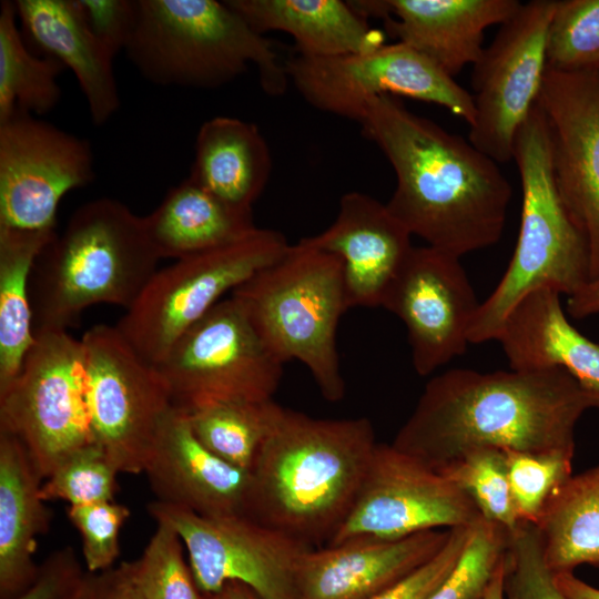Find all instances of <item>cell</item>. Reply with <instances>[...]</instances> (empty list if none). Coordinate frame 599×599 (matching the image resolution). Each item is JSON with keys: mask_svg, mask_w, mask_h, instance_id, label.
Masks as SVG:
<instances>
[{"mask_svg": "<svg viewBox=\"0 0 599 599\" xmlns=\"http://www.w3.org/2000/svg\"><path fill=\"white\" fill-rule=\"evenodd\" d=\"M599 410V390L561 368L430 378L392 445L439 471L477 448L573 457L578 420Z\"/></svg>", "mask_w": 599, "mask_h": 599, "instance_id": "1", "label": "cell"}, {"mask_svg": "<svg viewBox=\"0 0 599 599\" xmlns=\"http://www.w3.org/2000/svg\"><path fill=\"white\" fill-rule=\"evenodd\" d=\"M359 124L394 170L386 205L412 235L457 257L498 243L512 190L496 161L393 95L373 99Z\"/></svg>", "mask_w": 599, "mask_h": 599, "instance_id": "2", "label": "cell"}, {"mask_svg": "<svg viewBox=\"0 0 599 599\" xmlns=\"http://www.w3.org/2000/svg\"><path fill=\"white\" fill-rule=\"evenodd\" d=\"M376 445L366 417L314 418L282 406L250 469L248 516L311 547L328 544Z\"/></svg>", "mask_w": 599, "mask_h": 599, "instance_id": "3", "label": "cell"}, {"mask_svg": "<svg viewBox=\"0 0 599 599\" xmlns=\"http://www.w3.org/2000/svg\"><path fill=\"white\" fill-rule=\"evenodd\" d=\"M159 261L143 216L111 197L84 203L35 261L30 281L34 332L68 331L98 304L126 311Z\"/></svg>", "mask_w": 599, "mask_h": 599, "instance_id": "4", "label": "cell"}, {"mask_svg": "<svg viewBox=\"0 0 599 599\" xmlns=\"http://www.w3.org/2000/svg\"><path fill=\"white\" fill-rule=\"evenodd\" d=\"M124 52L145 80L162 87L214 89L251 64L270 95L283 94L290 82L273 43L225 1L136 0Z\"/></svg>", "mask_w": 599, "mask_h": 599, "instance_id": "5", "label": "cell"}, {"mask_svg": "<svg viewBox=\"0 0 599 599\" xmlns=\"http://www.w3.org/2000/svg\"><path fill=\"white\" fill-rule=\"evenodd\" d=\"M512 160L522 192L518 240L499 283L479 304L469 344L496 339L507 315L529 293L549 287L571 296L590 280L588 243L559 195L549 129L537 103L516 134Z\"/></svg>", "mask_w": 599, "mask_h": 599, "instance_id": "6", "label": "cell"}, {"mask_svg": "<svg viewBox=\"0 0 599 599\" xmlns=\"http://www.w3.org/2000/svg\"><path fill=\"white\" fill-rule=\"evenodd\" d=\"M231 295L278 361L303 363L326 400L344 398L336 332L348 306L338 256L301 238Z\"/></svg>", "mask_w": 599, "mask_h": 599, "instance_id": "7", "label": "cell"}, {"mask_svg": "<svg viewBox=\"0 0 599 599\" xmlns=\"http://www.w3.org/2000/svg\"><path fill=\"white\" fill-rule=\"evenodd\" d=\"M288 246L282 233L256 227L238 241L176 260L154 273L114 326L145 361L158 366L226 293L276 262Z\"/></svg>", "mask_w": 599, "mask_h": 599, "instance_id": "8", "label": "cell"}, {"mask_svg": "<svg viewBox=\"0 0 599 599\" xmlns=\"http://www.w3.org/2000/svg\"><path fill=\"white\" fill-rule=\"evenodd\" d=\"M17 378L0 392V429L26 447L43 479L95 444L87 399L85 355L68 331H35Z\"/></svg>", "mask_w": 599, "mask_h": 599, "instance_id": "9", "label": "cell"}, {"mask_svg": "<svg viewBox=\"0 0 599 599\" xmlns=\"http://www.w3.org/2000/svg\"><path fill=\"white\" fill-rule=\"evenodd\" d=\"M81 342L94 441L119 474L144 473L174 407L169 387L115 326L94 325Z\"/></svg>", "mask_w": 599, "mask_h": 599, "instance_id": "10", "label": "cell"}, {"mask_svg": "<svg viewBox=\"0 0 599 599\" xmlns=\"http://www.w3.org/2000/svg\"><path fill=\"white\" fill-rule=\"evenodd\" d=\"M288 81L313 108L361 123L382 95L406 97L447 109L471 125L473 94L416 49L402 43L335 57L298 52L285 60Z\"/></svg>", "mask_w": 599, "mask_h": 599, "instance_id": "11", "label": "cell"}, {"mask_svg": "<svg viewBox=\"0 0 599 599\" xmlns=\"http://www.w3.org/2000/svg\"><path fill=\"white\" fill-rule=\"evenodd\" d=\"M283 363L266 347L232 295L189 328L158 365L175 407L273 399Z\"/></svg>", "mask_w": 599, "mask_h": 599, "instance_id": "12", "label": "cell"}, {"mask_svg": "<svg viewBox=\"0 0 599 599\" xmlns=\"http://www.w3.org/2000/svg\"><path fill=\"white\" fill-rule=\"evenodd\" d=\"M146 509L181 537L202 593L236 581L261 599H296V570L309 545L246 515L207 517L159 500Z\"/></svg>", "mask_w": 599, "mask_h": 599, "instance_id": "13", "label": "cell"}, {"mask_svg": "<svg viewBox=\"0 0 599 599\" xmlns=\"http://www.w3.org/2000/svg\"><path fill=\"white\" fill-rule=\"evenodd\" d=\"M481 518L453 480L392 444L377 443L355 501L327 545L471 527Z\"/></svg>", "mask_w": 599, "mask_h": 599, "instance_id": "14", "label": "cell"}, {"mask_svg": "<svg viewBox=\"0 0 599 599\" xmlns=\"http://www.w3.org/2000/svg\"><path fill=\"white\" fill-rule=\"evenodd\" d=\"M556 1L521 3L473 65L475 119L468 140L498 164L512 160L516 134L537 103Z\"/></svg>", "mask_w": 599, "mask_h": 599, "instance_id": "15", "label": "cell"}, {"mask_svg": "<svg viewBox=\"0 0 599 599\" xmlns=\"http://www.w3.org/2000/svg\"><path fill=\"white\" fill-rule=\"evenodd\" d=\"M93 180L88 140L22 111L0 122V227L54 231L63 196Z\"/></svg>", "mask_w": 599, "mask_h": 599, "instance_id": "16", "label": "cell"}, {"mask_svg": "<svg viewBox=\"0 0 599 599\" xmlns=\"http://www.w3.org/2000/svg\"><path fill=\"white\" fill-rule=\"evenodd\" d=\"M479 304L460 257L425 245L413 246L382 307L402 319L413 366L428 376L465 353Z\"/></svg>", "mask_w": 599, "mask_h": 599, "instance_id": "17", "label": "cell"}, {"mask_svg": "<svg viewBox=\"0 0 599 599\" xmlns=\"http://www.w3.org/2000/svg\"><path fill=\"white\" fill-rule=\"evenodd\" d=\"M537 104L559 195L588 243L591 281L599 276V71L546 69Z\"/></svg>", "mask_w": 599, "mask_h": 599, "instance_id": "18", "label": "cell"}, {"mask_svg": "<svg viewBox=\"0 0 599 599\" xmlns=\"http://www.w3.org/2000/svg\"><path fill=\"white\" fill-rule=\"evenodd\" d=\"M159 501L201 516H248L251 475L204 447L187 413L173 407L144 469Z\"/></svg>", "mask_w": 599, "mask_h": 599, "instance_id": "19", "label": "cell"}, {"mask_svg": "<svg viewBox=\"0 0 599 599\" xmlns=\"http://www.w3.org/2000/svg\"><path fill=\"white\" fill-rule=\"evenodd\" d=\"M410 237L386 204L351 191L341 197L335 221L323 232L302 240L341 258L347 306L353 308L382 306L388 286L414 246Z\"/></svg>", "mask_w": 599, "mask_h": 599, "instance_id": "20", "label": "cell"}, {"mask_svg": "<svg viewBox=\"0 0 599 599\" xmlns=\"http://www.w3.org/2000/svg\"><path fill=\"white\" fill-rule=\"evenodd\" d=\"M450 529L399 539L361 538L308 549L296 570V599H367L432 559Z\"/></svg>", "mask_w": 599, "mask_h": 599, "instance_id": "21", "label": "cell"}, {"mask_svg": "<svg viewBox=\"0 0 599 599\" xmlns=\"http://www.w3.org/2000/svg\"><path fill=\"white\" fill-rule=\"evenodd\" d=\"M518 0H364L367 17L384 20L386 32L455 78L484 52L485 30L502 24Z\"/></svg>", "mask_w": 599, "mask_h": 599, "instance_id": "22", "label": "cell"}, {"mask_svg": "<svg viewBox=\"0 0 599 599\" xmlns=\"http://www.w3.org/2000/svg\"><path fill=\"white\" fill-rule=\"evenodd\" d=\"M21 31L45 55L74 74L95 125L120 106L114 58L90 30L78 0L13 1Z\"/></svg>", "mask_w": 599, "mask_h": 599, "instance_id": "23", "label": "cell"}, {"mask_svg": "<svg viewBox=\"0 0 599 599\" xmlns=\"http://www.w3.org/2000/svg\"><path fill=\"white\" fill-rule=\"evenodd\" d=\"M496 339L511 369L561 368L599 390V344L569 323L560 294L549 287L536 290L518 302Z\"/></svg>", "mask_w": 599, "mask_h": 599, "instance_id": "24", "label": "cell"}, {"mask_svg": "<svg viewBox=\"0 0 599 599\" xmlns=\"http://www.w3.org/2000/svg\"><path fill=\"white\" fill-rule=\"evenodd\" d=\"M42 480L23 444L0 429V599L14 598L37 576V538L51 521Z\"/></svg>", "mask_w": 599, "mask_h": 599, "instance_id": "25", "label": "cell"}, {"mask_svg": "<svg viewBox=\"0 0 599 599\" xmlns=\"http://www.w3.org/2000/svg\"><path fill=\"white\" fill-rule=\"evenodd\" d=\"M256 32L282 31L295 42V52L335 57L373 51L385 35L368 23L351 1L225 0Z\"/></svg>", "mask_w": 599, "mask_h": 599, "instance_id": "26", "label": "cell"}, {"mask_svg": "<svg viewBox=\"0 0 599 599\" xmlns=\"http://www.w3.org/2000/svg\"><path fill=\"white\" fill-rule=\"evenodd\" d=\"M271 172L270 148L254 123L215 116L200 126L189 177L225 205L252 213Z\"/></svg>", "mask_w": 599, "mask_h": 599, "instance_id": "27", "label": "cell"}, {"mask_svg": "<svg viewBox=\"0 0 599 599\" xmlns=\"http://www.w3.org/2000/svg\"><path fill=\"white\" fill-rule=\"evenodd\" d=\"M143 219L160 260L176 261L212 251L256 229L252 213L225 205L190 177L170 189Z\"/></svg>", "mask_w": 599, "mask_h": 599, "instance_id": "28", "label": "cell"}, {"mask_svg": "<svg viewBox=\"0 0 599 599\" xmlns=\"http://www.w3.org/2000/svg\"><path fill=\"white\" fill-rule=\"evenodd\" d=\"M55 235L0 227V392L17 378L34 343L31 274Z\"/></svg>", "mask_w": 599, "mask_h": 599, "instance_id": "29", "label": "cell"}, {"mask_svg": "<svg viewBox=\"0 0 599 599\" xmlns=\"http://www.w3.org/2000/svg\"><path fill=\"white\" fill-rule=\"evenodd\" d=\"M536 527L554 576L573 572L581 565L599 568V465L568 477Z\"/></svg>", "mask_w": 599, "mask_h": 599, "instance_id": "30", "label": "cell"}, {"mask_svg": "<svg viewBox=\"0 0 599 599\" xmlns=\"http://www.w3.org/2000/svg\"><path fill=\"white\" fill-rule=\"evenodd\" d=\"M13 1L0 4V122L22 111L40 116L61 100L58 77L64 67L54 58L34 54L18 27Z\"/></svg>", "mask_w": 599, "mask_h": 599, "instance_id": "31", "label": "cell"}, {"mask_svg": "<svg viewBox=\"0 0 599 599\" xmlns=\"http://www.w3.org/2000/svg\"><path fill=\"white\" fill-rule=\"evenodd\" d=\"M282 406L266 402H216L186 412L199 441L226 463L251 469Z\"/></svg>", "mask_w": 599, "mask_h": 599, "instance_id": "32", "label": "cell"}, {"mask_svg": "<svg viewBox=\"0 0 599 599\" xmlns=\"http://www.w3.org/2000/svg\"><path fill=\"white\" fill-rule=\"evenodd\" d=\"M439 473L471 498L485 519L502 526L509 532L520 524L511 498L504 450H470Z\"/></svg>", "mask_w": 599, "mask_h": 599, "instance_id": "33", "label": "cell"}, {"mask_svg": "<svg viewBox=\"0 0 599 599\" xmlns=\"http://www.w3.org/2000/svg\"><path fill=\"white\" fill-rule=\"evenodd\" d=\"M546 69L599 71V0H557L546 39Z\"/></svg>", "mask_w": 599, "mask_h": 599, "instance_id": "34", "label": "cell"}, {"mask_svg": "<svg viewBox=\"0 0 599 599\" xmlns=\"http://www.w3.org/2000/svg\"><path fill=\"white\" fill-rule=\"evenodd\" d=\"M156 530L140 559L132 561L133 577L144 599H202L191 567L183 557V541L165 522Z\"/></svg>", "mask_w": 599, "mask_h": 599, "instance_id": "35", "label": "cell"}, {"mask_svg": "<svg viewBox=\"0 0 599 599\" xmlns=\"http://www.w3.org/2000/svg\"><path fill=\"white\" fill-rule=\"evenodd\" d=\"M509 544V531L484 517L473 526L455 568L428 599H481Z\"/></svg>", "mask_w": 599, "mask_h": 599, "instance_id": "36", "label": "cell"}, {"mask_svg": "<svg viewBox=\"0 0 599 599\" xmlns=\"http://www.w3.org/2000/svg\"><path fill=\"white\" fill-rule=\"evenodd\" d=\"M118 474L103 450L91 444L64 459L44 479L40 495L44 501L63 500L69 506L112 501Z\"/></svg>", "mask_w": 599, "mask_h": 599, "instance_id": "37", "label": "cell"}, {"mask_svg": "<svg viewBox=\"0 0 599 599\" xmlns=\"http://www.w3.org/2000/svg\"><path fill=\"white\" fill-rule=\"evenodd\" d=\"M505 454L518 520L536 525L552 494L572 475V459L558 455Z\"/></svg>", "mask_w": 599, "mask_h": 599, "instance_id": "38", "label": "cell"}, {"mask_svg": "<svg viewBox=\"0 0 599 599\" xmlns=\"http://www.w3.org/2000/svg\"><path fill=\"white\" fill-rule=\"evenodd\" d=\"M506 599H570L556 585L536 525L520 522L509 532L505 556Z\"/></svg>", "mask_w": 599, "mask_h": 599, "instance_id": "39", "label": "cell"}, {"mask_svg": "<svg viewBox=\"0 0 599 599\" xmlns=\"http://www.w3.org/2000/svg\"><path fill=\"white\" fill-rule=\"evenodd\" d=\"M68 518L78 529L85 570L91 573L112 568L120 555V530L130 509L112 501L69 506Z\"/></svg>", "mask_w": 599, "mask_h": 599, "instance_id": "40", "label": "cell"}, {"mask_svg": "<svg viewBox=\"0 0 599 599\" xmlns=\"http://www.w3.org/2000/svg\"><path fill=\"white\" fill-rule=\"evenodd\" d=\"M471 528L473 526L450 529L446 544L432 559L367 599H428L457 565Z\"/></svg>", "mask_w": 599, "mask_h": 599, "instance_id": "41", "label": "cell"}, {"mask_svg": "<svg viewBox=\"0 0 599 599\" xmlns=\"http://www.w3.org/2000/svg\"><path fill=\"white\" fill-rule=\"evenodd\" d=\"M99 42L115 58L124 51L134 28L136 0H78Z\"/></svg>", "mask_w": 599, "mask_h": 599, "instance_id": "42", "label": "cell"}, {"mask_svg": "<svg viewBox=\"0 0 599 599\" xmlns=\"http://www.w3.org/2000/svg\"><path fill=\"white\" fill-rule=\"evenodd\" d=\"M85 573L73 548L63 547L47 557L31 585L12 599H70Z\"/></svg>", "mask_w": 599, "mask_h": 599, "instance_id": "43", "label": "cell"}, {"mask_svg": "<svg viewBox=\"0 0 599 599\" xmlns=\"http://www.w3.org/2000/svg\"><path fill=\"white\" fill-rule=\"evenodd\" d=\"M567 309L575 318L599 314V276L589 281L577 293L568 296Z\"/></svg>", "mask_w": 599, "mask_h": 599, "instance_id": "44", "label": "cell"}, {"mask_svg": "<svg viewBox=\"0 0 599 599\" xmlns=\"http://www.w3.org/2000/svg\"><path fill=\"white\" fill-rule=\"evenodd\" d=\"M114 568L102 572L85 573L79 588L70 599H110Z\"/></svg>", "mask_w": 599, "mask_h": 599, "instance_id": "45", "label": "cell"}, {"mask_svg": "<svg viewBox=\"0 0 599 599\" xmlns=\"http://www.w3.org/2000/svg\"><path fill=\"white\" fill-rule=\"evenodd\" d=\"M110 599H144L135 583L132 562L114 568Z\"/></svg>", "mask_w": 599, "mask_h": 599, "instance_id": "46", "label": "cell"}, {"mask_svg": "<svg viewBox=\"0 0 599 599\" xmlns=\"http://www.w3.org/2000/svg\"><path fill=\"white\" fill-rule=\"evenodd\" d=\"M557 587L570 599H599V588L579 579L573 572L554 576Z\"/></svg>", "mask_w": 599, "mask_h": 599, "instance_id": "47", "label": "cell"}, {"mask_svg": "<svg viewBox=\"0 0 599 599\" xmlns=\"http://www.w3.org/2000/svg\"><path fill=\"white\" fill-rule=\"evenodd\" d=\"M504 578H505V557L499 564L481 599H506L505 590H504Z\"/></svg>", "mask_w": 599, "mask_h": 599, "instance_id": "48", "label": "cell"}, {"mask_svg": "<svg viewBox=\"0 0 599 599\" xmlns=\"http://www.w3.org/2000/svg\"><path fill=\"white\" fill-rule=\"evenodd\" d=\"M225 599H261L250 587L241 582H229L223 589Z\"/></svg>", "mask_w": 599, "mask_h": 599, "instance_id": "49", "label": "cell"}, {"mask_svg": "<svg viewBox=\"0 0 599 599\" xmlns=\"http://www.w3.org/2000/svg\"><path fill=\"white\" fill-rule=\"evenodd\" d=\"M202 599H225L223 590L215 593H203Z\"/></svg>", "mask_w": 599, "mask_h": 599, "instance_id": "50", "label": "cell"}]
</instances>
